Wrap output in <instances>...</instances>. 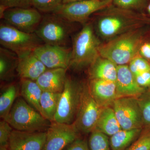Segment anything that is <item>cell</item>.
<instances>
[{
	"label": "cell",
	"instance_id": "1",
	"mask_svg": "<svg viewBox=\"0 0 150 150\" xmlns=\"http://www.w3.org/2000/svg\"><path fill=\"white\" fill-rule=\"evenodd\" d=\"M89 21L102 42L150 25V18L145 13L121 8L112 4L93 14Z\"/></svg>",
	"mask_w": 150,
	"mask_h": 150
},
{
	"label": "cell",
	"instance_id": "2",
	"mask_svg": "<svg viewBox=\"0 0 150 150\" xmlns=\"http://www.w3.org/2000/svg\"><path fill=\"white\" fill-rule=\"evenodd\" d=\"M147 28L134 30L102 42L98 48L100 56L117 66L129 64L138 54L141 38Z\"/></svg>",
	"mask_w": 150,
	"mask_h": 150
},
{
	"label": "cell",
	"instance_id": "3",
	"mask_svg": "<svg viewBox=\"0 0 150 150\" xmlns=\"http://www.w3.org/2000/svg\"><path fill=\"white\" fill-rule=\"evenodd\" d=\"M101 43L91 23L83 25L73 37L70 68L79 70L89 67L100 56L98 48Z\"/></svg>",
	"mask_w": 150,
	"mask_h": 150
},
{
	"label": "cell",
	"instance_id": "4",
	"mask_svg": "<svg viewBox=\"0 0 150 150\" xmlns=\"http://www.w3.org/2000/svg\"><path fill=\"white\" fill-rule=\"evenodd\" d=\"M4 120L14 130L26 132L46 131L51 123L21 98L16 100Z\"/></svg>",
	"mask_w": 150,
	"mask_h": 150
},
{
	"label": "cell",
	"instance_id": "5",
	"mask_svg": "<svg viewBox=\"0 0 150 150\" xmlns=\"http://www.w3.org/2000/svg\"><path fill=\"white\" fill-rule=\"evenodd\" d=\"M74 23L53 13H46L35 33L44 43L67 46L74 31Z\"/></svg>",
	"mask_w": 150,
	"mask_h": 150
},
{
	"label": "cell",
	"instance_id": "6",
	"mask_svg": "<svg viewBox=\"0 0 150 150\" xmlns=\"http://www.w3.org/2000/svg\"><path fill=\"white\" fill-rule=\"evenodd\" d=\"M102 108L92 95L88 82H83L79 105L73 123L80 134H90L94 130Z\"/></svg>",
	"mask_w": 150,
	"mask_h": 150
},
{
	"label": "cell",
	"instance_id": "7",
	"mask_svg": "<svg viewBox=\"0 0 150 150\" xmlns=\"http://www.w3.org/2000/svg\"><path fill=\"white\" fill-rule=\"evenodd\" d=\"M43 41L35 33L23 32L2 21L0 25V43L2 47L8 49L18 56L33 51Z\"/></svg>",
	"mask_w": 150,
	"mask_h": 150
},
{
	"label": "cell",
	"instance_id": "8",
	"mask_svg": "<svg viewBox=\"0 0 150 150\" xmlns=\"http://www.w3.org/2000/svg\"><path fill=\"white\" fill-rule=\"evenodd\" d=\"M112 0H86L62 4L53 12L68 21L85 24L92 16L112 4Z\"/></svg>",
	"mask_w": 150,
	"mask_h": 150
},
{
	"label": "cell",
	"instance_id": "9",
	"mask_svg": "<svg viewBox=\"0 0 150 150\" xmlns=\"http://www.w3.org/2000/svg\"><path fill=\"white\" fill-rule=\"evenodd\" d=\"M82 83L67 77L54 121L74 123L79 105Z\"/></svg>",
	"mask_w": 150,
	"mask_h": 150
},
{
	"label": "cell",
	"instance_id": "10",
	"mask_svg": "<svg viewBox=\"0 0 150 150\" xmlns=\"http://www.w3.org/2000/svg\"><path fill=\"white\" fill-rule=\"evenodd\" d=\"M121 129H144L141 109L137 98H118L112 105Z\"/></svg>",
	"mask_w": 150,
	"mask_h": 150
},
{
	"label": "cell",
	"instance_id": "11",
	"mask_svg": "<svg viewBox=\"0 0 150 150\" xmlns=\"http://www.w3.org/2000/svg\"><path fill=\"white\" fill-rule=\"evenodd\" d=\"M42 18L40 12L35 8H13L6 10L2 20L23 32L34 33Z\"/></svg>",
	"mask_w": 150,
	"mask_h": 150
},
{
	"label": "cell",
	"instance_id": "12",
	"mask_svg": "<svg viewBox=\"0 0 150 150\" xmlns=\"http://www.w3.org/2000/svg\"><path fill=\"white\" fill-rule=\"evenodd\" d=\"M78 132L73 124L51 122L46 131L43 150H63L78 138Z\"/></svg>",
	"mask_w": 150,
	"mask_h": 150
},
{
	"label": "cell",
	"instance_id": "13",
	"mask_svg": "<svg viewBox=\"0 0 150 150\" xmlns=\"http://www.w3.org/2000/svg\"><path fill=\"white\" fill-rule=\"evenodd\" d=\"M71 48L43 43L35 48L33 53L48 69L70 67Z\"/></svg>",
	"mask_w": 150,
	"mask_h": 150
},
{
	"label": "cell",
	"instance_id": "14",
	"mask_svg": "<svg viewBox=\"0 0 150 150\" xmlns=\"http://www.w3.org/2000/svg\"><path fill=\"white\" fill-rule=\"evenodd\" d=\"M46 131L26 132L13 130L8 142L9 150H43Z\"/></svg>",
	"mask_w": 150,
	"mask_h": 150
},
{
	"label": "cell",
	"instance_id": "15",
	"mask_svg": "<svg viewBox=\"0 0 150 150\" xmlns=\"http://www.w3.org/2000/svg\"><path fill=\"white\" fill-rule=\"evenodd\" d=\"M115 84L117 98L125 97L137 98L147 90L138 84L128 65L118 66Z\"/></svg>",
	"mask_w": 150,
	"mask_h": 150
},
{
	"label": "cell",
	"instance_id": "16",
	"mask_svg": "<svg viewBox=\"0 0 150 150\" xmlns=\"http://www.w3.org/2000/svg\"><path fill=\"white\" fill-rule=\"evenodd\" d=\"M16 72L21 79L36 81L48 69L37 58L33 51L18 55Z\"/></svg>",
	"mask_w": 150,
	"mask_h": 150
},
{
	"label": "cell",
	"instance_id": "17",
	"mask_svg": "<svg viewBox=\"0 0 150 150\" xmlns=\"http://www.w3.org/2000/svg\"><path fill=\"white\" fill-rule=\"evenodd\" d=\"M89 87L92 95L102 108L112 106L117 98L115 81L101 79H89Z\"/></svg>",
	"mask_w": 150,
	"mask_h": 150
},
{
	"label": "cell",
	"instance_id": "18",
	"mask_svg": "<svg viewBox=\"0 0 150 150\" xmlns=\"http://www.w3.org/2000/svg\"><path fill=\"white\" fill-rule=\"evenodd\" d=\"M67 69H48L35 81L43 91L62 93L67 79Z\"/></svg>",
	"mask_w": 150,
	"mask_h": 150
},
{
	"label": "cell",
	"instance_id": "19",
	"mask_svg": "<svg viewBox=\"0 0 150 150\" xmlns=\"http://www.w3.org/2000/svg\"><path fill=\"white\" fill-rule=\"evenodd\" d=\"M117 68L118 66L112 61L99 56L89 67V79L115 82Z\"/></svg>",
	"mask_w": 150,
	"mask_h": 150
},
{
	"label": "cell",
	"instance_id": "20",
	"mask_svg": "<svg viewBox=\"0 0 150 150\" xmlns=\"http://www.w3.org/2000/svg\"><path fill=\"white\" fill-rule=\"evenodd\" d=\"M121 129L112 106L103 108L94 130L110 137Z\"/></svg>",
	"mask_w": 150,
	"mask_h": 150
},
{
	"label": "cell",
	"instance_id": "21",
	"mask_svg": "<svg viewBox=\"0 0 150 150\" xmlns=\"http://www.w3.org/2000/svg\"><path fill=\"white\" fill-rule=\"evenodd\" d=\"M42 92L43 90L35 81L21 79V96L28 104L41 115L40 100Z\"/></svg>",
	"mask_w": 150,
	"mask_h": 150
},
{
	"label": "cell",
	"instance_id": "22",
	"mask_svg": "<svg viewBox=\"0 0 150 150\" xmlns=\"http://www.w3.org/2000/svg\"><path fill=\"white\" fill-rule=\"evenodd\" d=\"M143 129H121L109 138L112 150H127L139 138Z\"/></svg>",
	"mask_w": 150,
	"mask_h": 150
},
{
	"label": "cell",
	"instance_id": "23",
	"mask_svg": "<svg viewBox=\"0 0 150 150\" xmlns=\"http://www.w3.org/2000/svg\"><path fill=\"white\" fill-rule=\"evenodd\" d=\"M18 62V56L13 51L0 48V79L7 81L13 77Z\"/></svg>",
	"mask_w": 150,
	"mask_h": 150
},
{
	"label": "cell",
	"instance_id": "24",
	"mask_svg": "<svg viewBox=\"0 0 150 150\" xmlns=\"http://www.w3.org/2000/svg\"><path fill=\"white\" fill-rule=\"evenodd\" d=\"M61 95L62 93L45 91L41 95L40 105L42 115L51 122L54 121Z\"/></svg>",
	"mask_w": 150,
	"mask_h": 150
},
{
	"label": "cell",
	"instance_id": "25",
	"mask_svg": "<svg viewBox=\"0 0 150 150\" xmlns=\"http://www.w3.org/2000/svg\"><path fill=\"white\" fill-rule=\"evenodd\" d=\"M17 94L16 86L11 84L8 86L3 92L0 96V116L4 119L8 115L15 102Z\"/></svg>",
	"mask_w": 150,
	"mask_h": 150
},
{
	"label": "cell",
	"instance_id": "26",
	"mask_svg": "<svg viewBox=\"0 0 150 150\" xmlns=\"http://www.w3.org/2000/svg\"><path fill=\"white\" fill-rule=\"evenodd\" d=\"M88 145L90 150H112L109 137L96 130L90 133Z\"/></svg>",
	"mask_w": 150,
	"mask_h": 150
},
{
	"label": "cell",
	"instance_id": "27",
	"mask_svg": "<svg viewBox=\"0 0 150 150\" xmlns=\"http://www.w3.org/2000/svg\"><path fill=\"white\" fill-rule=\"evenodd\" d=\"M143 119L144 128H150V89L137 97Z\"/></svg>",
	"mask_w": 150,
	"mask_h": 150
},
{
	"label": "cell",
	"instance_id": "28",
	"mask_svg": "<svg viewBox=\"0 0 150 150\" xmlns=\"http://www.w3.org/2000/svg\"><path fill=\"white\" fill-rule=\"evenodd\" d=\"M149 0H112L116 6L141 13H144Z\"/></svg>",
	"mask_w": 150,
	"mask_h": 150
},
{
	"label": "cell",
	"instance_id": "29",
	"mask_svg": "<svg viewBox=\"0 0 150 150\" xmlns=\"http://www.w3.org/2000/svg\"><path fill=\"white\" fill-rule=\"evenodd\" d=\"M31 6L40 12L52 13L63 4V0H30Z\"/></svg>",
	"mask_w": 150,
	"mask_h": 150
},
{
	"label": "cell",
	"instance_id": "30",
	"mask_svg": "<svg viewBox=\"0 0 150 150\" xmlns=\"http://www.w3.org/2000/svg\"><path fill=\"white\" fill-rule=\"evenodd\" d=\"M129 69L134 76L150 70V64L142 57L137 54L128 64Z\"/></svg>",
	"mask_w": 150,
	"mask_h": 150
},
{
	"label": "cell",
	"instance_id": "31",
	"mask_svg": "<svg viewBox=\"0 0 150 150\" xmlns=\"http://www.w3.org/2000/svg\"><path fill=\"white\" fill-rule=\"evenodd\" d=\"M127 150H150V128H144L139 138Z\"/></svg>",
	"mask_w": 150,
	"mask_h": 150
},
{
	"label": "cell",
	"instance_id": "32",
	"mask_svg": "<svg viewBox=\"0 0 150 150\" xmlns=\"http://www.w3.org/2000/svg\"><path fill=\"white\" fill-rule=\"evenodd\" d=\"M138 53L150 64V29L147 28L140 40Z\"/></svg>",
	"mask_w": 150,
	"mask_h": 150
},
{
	"label": "cell",
	"instance_id": "33",
	"mask_svg": "<svg viewBox=\"0 0 150 150\" xmlns=\"http://www.w3.org/2000/svg\"><path fill=\"white\" fill-rule=\"evenodd\" d=\"M13 129L5 120L0 122V147L8 146L11 134Z\"/></svg>",
	"mask_w": 150,
	"mask_h": 150
},
{
	"label": "cell",
	"instance_id": "34",
	"mask_svg": "<svg viewBox=\"0 0 150 150\" xmlns=\"http://www.w3.org/2000/svg\"><path fill=\"white\" fill-rule=\"evenodd\" d=\"M0 5L6 9L13 8H28L31 6L30 0H0Z\"/></svg>",
	"mask_w": 150,
	"mask_h": 150
},
{
	"label": "cell",
	"instance_id": "35",
	"mask_svg": "<svg viewBox=\"0 0 150 150\" xmlns=\"http://www.w3.org/2000/svg\"><path fill=\"white\" fill-rule=\"evenodd\" d=\"M134 76L137 83L140 86L146 89H150V70Z\"/></svg>",
	"mask_w": 150,
	"mask_h": 150
},
{
	"label": "cell",
	"instance_id": "36",
	"mask_svg": "<svg viewBox=\"0 0 150 150\" xmlns=\"http://www.w3.org/2000/svg\"><path fill=\"white\" fill-rule=\"evenodd\" d=\"M65 150H90L88 142L85 139L78 138L74 142L70 144Z\"/></svg>",
	"mask_w": 150,
	"mask_h": 150
},
{
	"label": "cell",
	"instance_id": "37",
	"mask_svg": "<svg viewBox=\"0 0 150 150\" xmlns=\"http://www.w3.org/2000/svg\"><path fill=\"white\" fill-rule=\"evenodd\" d=\"M144 13L150 18V0H149L145 9Z\"/></svg>",
	"mask_w": 150,
	"mask_h": 150
},
{
	"label": "cell",
	"instance_id": "38",
	"mask_svg": "<svg viewBox=\"0 0 150 150\" xmlns=\"http://www.w3.org/2000/svg\"><path fill=\"white\" fill-rule=\"evenodd\" d=\"M81 1H86V0H63V4H67V3Z\"/></svg>",
	"mask_w": 150,
	"mask_h": 150
},
{
	"label": "cell",
	"instance_id": "39",
	"mask_svg": "<svg viewBox=\"0 0 150 150\" xmlns=\"http://www.w3.org/2000/svg\"><path fill=\"white\" fill-rule=\"evenodd\" d=\"M0 150H9L7 147H0Z\"/></svg>",
	"mask_w": 150,
	"mask_h": 150
},
{
	"label": "cell",
	"instance_id": "40",
	"mask_svg": "<svg viewBox=\"0 0 150 150\" xmlns=\"http://www.w3.org/2000/svg\"><path fill=\"white\" fill-rule=\"evenodd\" d=\"M105 1H107V0H105Z\"/></svg>",
	"mask_w": 150,
	"mask_h": 150
}]
</instances>
